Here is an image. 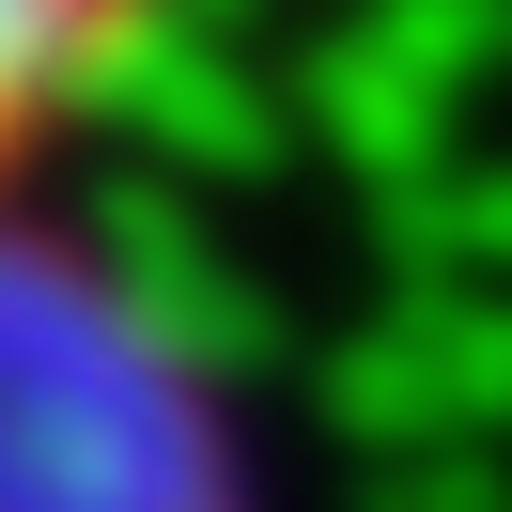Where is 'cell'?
<instances>
[{
	"label": "cell",
	"mask_w": 512,
	"mask_h": 512,
	"mask_svg": "<svg viewBox=\"0 0 512 512\" xmlns=\"http://www.w3.org/2000/svg\"><path fill=\"white\" fill-rule=\"evenodd\" d=\"M311 419L357 450V466H404V450H481V435H466V404H450V357L419 342L404 311L342 326V342L311 357Z\"/></svg>",
	"instance_id": "obj_5"
},
{
	"label": "cell",
	"mask_w": 512,
	"mask_h": 512,
	"mask_svg": "<svg viewBox=\"0 0 512 512\" xmlns=\"http://www.w3.org/2000/svg\"><path fill=\"white\" fill-rule=\"evenodd\" d=\"M295 140H326V156H342V187L373 202V187H435V171L466 156V109H450L419 63H388V47L342 16V32L295 63Z\"/></svg>",
	"instance_id": "obj_4"
},
{
	"label": "cell",
	"mask_w": 512,
	"mask_h": 512,
	"mask_svg": "<svg viewBox=\"0 0 512 512\" xmlns=\"http://www.w3.org/2000/svg\"><path fill=\"white\" fill-rule=\"evenodd\" d=\"M63 109L109 125L140 171H171V187H264L280 140H295V78H249V47H233L218 16H187V0H125Z\"/></svg>",
	"instance_id": "obj_2"
},
{
	"label": "cell",
	"mask_w": 512,
	"mask_h": 512,
	"mask_svg": "<svg viewBox=\"0 0 512 512\" xmlns=\"http://www.w3.org/2000/svg\"><path fill=\"white\" fill-rule=\"evenodd\" d=\"M388 295H512V156H450L435 187H373L357 202Z\"/></svg>",
	"instance_id": "obj_6"
},
{
	"label": "cell",
	"mask_w": 512,
	"mask_h": 512,
	"mask_svg": "<svg viewBox=\"0 0 512 512\" xmlns=\"http://www.w3.org/2000/svg\"><path fill=\"white\" fill-rule=\"evenodd\" d=\"M78 249L109 264V295H125V311L156 326L202 388H233V373H264V357H280V295H264V264L218 249V218H202L171 171H109L94 218H78Z\"/></svg>",
	"instance_id": "obj_3"
},
{
	"label": "cell",
	"mask_w": 512,
	"mask_h": 512,
	"mask_svg": "<svg viewBox=\"0 0 512 512\" xmlns=\"http://www.w3.org/2000/svg\"><path fill=\"white\" fill-rule=\"evenodd\" d=\"M109 16H125V0H0V156L78 94V63H94Z\"/></svg>",
	"instance_id": "obj_8"
},
{
	"label": "cell",
	"mask_w": 512,
	"mask_h": 512,
	"mask_svg": "<svg viewBox=\"0 0 512 512\" xmlns=\"http://www.w3.org/2000/svg\"><path fill=\"white\" fill-rule=\"evenodd\" d=\"M357 32H373L388 63H419L450 109L512 78V0H357Z\"/></svg>",
	"instance_id": "obj_7"
},
{
	"label": "cell",
	"mask_w": 512,
	"mask_h": 512,
	"mask_svg": "<svg viewBox=\"0 0 512 512\" xmlns=\"http://www.w3.org/2000/svg\"><path fill=\"white\" fill-rule=\"evenodd\" d=\"M357 512H512V450H404V466H357Z\"/></svg>",
	"instance_id": "obj_9"
},
{
	"label": "cell",
	"mask_w": 512,
	"mask_h": 512,
	"mask_svg": "<svg viewBox=\"0 0 512 512\" xmlns=\"http://www.w3.org/2000/svg\"><path fill=\"white\" fill-rule=\"evenodd\" d=\"M0 512H249L218 388L32 202H0Z\"/></svg>",
	"instance_id": "obj_1"
}]
</instances>
